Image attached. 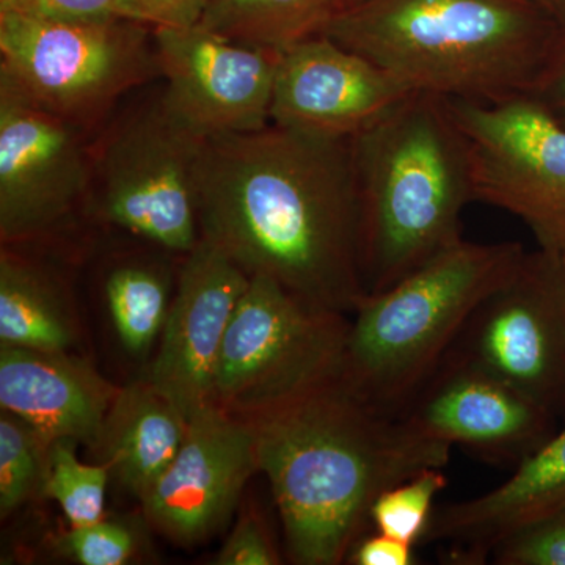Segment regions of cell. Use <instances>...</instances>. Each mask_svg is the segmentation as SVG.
<instances>
[{"label": "cell", "instance_id": "cell-9", "mask_svg": "<svg viewBox=\"0 0 565 565\" xmlns=\"http://www.w3.org/2000/svg\"><path fill=\"white\" fill-rule=\"evenodd\" d=\"M448 104L470 151L475 202L515 215L541 250L565 258V121L527 93Z\"/></svg>", "mask_w": 565, "mask_h": 565}, {"label": "cell", "instance_id": "cell-12", "mask_svg": "<svg viewBox=\"0 0 565 565\" xmlns=\"http://www.w3.org/2000/svg\"><path fill=\"white\" fill-rule=\"evenodd\" d=\"M161 98L178 120L204 137L259 131L270 125L280 55L192 25L154 29Z\"/></svg>", "mask_w": 565, "mask_h": 565}, {"label": "cell", "instance_id": "cell-1", "mask_svg": "<svg viewBox=\"0 0 565 565\" xmlns=\"http://www.w3.org/2000/svg\"><path fill=\"white\" fill-rule=\"evenodd\" d=\"M202 239L305 302L353 315L366 297L351 140L280 128L211 137L199 170Z\"/></svg>", "mask_w": 565, "mask_h": 565}, {"label": "cell", "instance_id": "cell-16", "mask_svg": "<svg viewBox=\"0 0 565 565\" xmlns=\"http://www.w3.org/2000/svg\"><path fill=\"white\" fill-rule=\"evenodd\" d=\"M401 418L451 448L516 465L555 433L556 416L500 379L446 355Z\"/></svg>", "mask_w": 565, "mask_h": 565}, {"label": "cell", "instance_id": "cell-11", "mask_svg": "<svg viewBox=\"0 0 565 565\" xmlns=\"http://www.w3.org/2000/svg\"><path fill=\"white\" fill-rule=\"evenodd\" d=\"M92 129L0 79V239L29 243L87 211Z\"/></svg>", "mask_w": 565, "mask_h": 565}, {"label": "cell", "instance_id": "cell-32", "mask_svg": "<svg viewBox=\"0 0 565 565\" xmlns=\"http://www.w3.org/2000/svg\"><path fill=\"white\" fill-rule=\"evenodd\" d=\"M150 13L156 28L200 22L207 0H137Z\"/></svg>", "mask_w": 565, "mask_h": 565}, {"label": "cell", "instance_id": "cell-35", "mask_svg": "<svg viewBox=\"0 0 565 565\" xmlns=\"http://www.w3.org/2000/svg\"><path fill=\"white\" fill-rule=\"evenodd\" d=\"M561 259H563V264H564V270H565V258H561Z\"/></svg>", "mask_w": 565, "mask_h": 565}, {"label": "cell", "instance_id": "cell-28", "mask_svg": "<svg viewBox=\"0 0 565 565\" xmlns=\"http://www.w3.org/2000/svg\"><path fill=\"white\" fill-rule=\"evenodd\" d=\"M0 10L71 22L154 21L137 0H0Z\"/></svg>", "mask_w": 565, "mask_h": 565}, {"label": "cell", "instance_id": "cell-26", "mask_svg": "<svg viewBox=\"0 0 565 565\" xmlns=\"http://www.w3.org/2000/svg\"><path fill=\"white\" fill-rule=\"evenodd\" d=\"M489 557L498 565H565V504L503 535Z\"/></svg>", "mask_w": 565, "mask_h": 565}, {"label": "cell", "instance_id": "cell-20", "mask_svg": "<svg viewBox=\"0 0 565 565\" xmlns=\"http://www.w3.org/2000/svg\"><path fill=\"white\" fill-rule=\"evenodd\" d=\"M77 340L68 297L57 278L3 245L0 255V345L70 352Z\"/></svg>", "mask_w": 565, "mask_h": 565}, {"label": "cell", "instance_id": "cell-31", "mask_svg": "<svg viewBox=\"0 0 565 565\" xmlns=\"http://www.w3.org/2000/svg\"><path fill=\"white\" fill-rule=\"evenodd\" d=\"M415 545L377 533L364 534L349 553V563L355 565H414Z\"/></svg>", "mask_w": 565, "mask_h": 565}, {"label": "cell", "instance_id": "cell-34", "mask_svg": "<svg viewBox=\"0 0 565 565\" xmlns=\"http://www.w3.org/2000/svg\"><path fill=\"white\" fill-rule=\"evenodd\" d=\"M356 2V0H348V3Z\"/></svg>", "mask_w": 565, "mask_h": 565}, {"label": "cell", "instance_id": "cell-8", "mask_svg": "<svg viewBox=\"0 0 565 565\" xmlns=\"http://www.w3.org/2000/svg\"><path fill=\"white\" fill-rule=\"evenodd\" d=\"M351 321L253 275L215 370L212 404L255 419L337 381Z\"/></svg>", "mask_w": 565, "mask_h": 565}, {"label": "cell", "instance_id": "cell-14", "mask_svg": "<svg viewBox=\"0 0 565 565\" xmlns=\"http://www.w3.org/2000/svg\"><path fill=\"white\" fill-rule=\"evenodd\" d=\"M250 275L200 239L184 255L148 381L191 418L212 404L223 340Z\"/></svg>", "mask_w": 565, "mask_h": 565}, {"label": "cell", "instance_id": "cell-3", "mask_svg": "<svg viewBox=\"0 0 565 565\" xmlns=\"http://www.w3.org/2000/svg\"><path fill=\"white\" fill-rule=\"evenodd\" d=\"M557 28L523 0H356L321 33L408 92L497 103L527 92Z\"/></svg>", "mask_w": 565, "mask_h": 565}, {"label": "cell", "instance_id": "cell-5", "mask_svg": "<svg viewBox=\"0 0 565 565\" xmlns=\"http://www.w3.org/2000/svg\"><path fill=\"white\" fill-rule=\"evenodd\" d=\"M526 253L519 243L462 239L385 291L366 294L352 315L341 381L379 411L401 416L476 308Z\"/></svg>", "mask_w": 565, "mask_h": 565}, {"label": "cell", "instance_id": "cell-29", "mask_svg": "<svg viewBox=\"0 0 565 565\" xmlns=\"http://www.w3.org/2000/svg\"><path fill=\"white\" fill-rule=\"evenodd\" d=\"M218 565H277L281 556L256 515H244L215 557Z\"/></svg>", "mask_w": 565, "mask_h": 565}, {"label": "cell", "instance_id": "cell-23", "mask_svg": "<svg viewBox=\"0 0 565 565\" xmlns=\"http://www.w3.org/2000/svg\"><path fill=\"white\" fill-rule=\"evenodd\" d=\"M74 446L71 440L50 446L41 494L61 505L70 526H84L104 519L110 470L103 462L82 463Z\"/></svg>", "mask_w": 565, "mask_h": 565}, {"label": "cell", "instance_id": "cell-18", "mask_svg": "<svg viewBox=\"0 0 565 565\" xmlns=\"http://www.w3.org/2000/svg\"><path fill=\"white\" fill-rule=\"evenodd\" d=\"M564 504L565 424L497 489L434 511L423 542H449L452 559L478 564L503 535Z\"/></svg>", "mask_w": 565, "mask_h": 565}, {"label": "cell", "instance_id": "cell-15", "mask_svg": "<svg viewBox=\"0 0 565 565\" xmlns=\"http://www.w3.org/2000/svg\"><path fill=\"white\" fill-rule=\"evenodd\" d=\"M411 95L392 74L319 33L278 57L270 122L351 140Z\"/></svg>", "mask_w": 565, "mask_h": 565}, {"label": "cell", "instance_id": "cell-19", "mask_svg": "<svg viewBox=\"0 0 565 565\" xmlns=\"http://www.w3.org/2000/svg\"><path fill=\"white\" fill-rule=\"evenodd\" d=\"M189 419L148 379L120 388L104 422L103 463L141 500L180 451Z\"/></svg>", "mask_w": 565, "mask_h": 565}, {"label": "cell", "instance_id": "cell-22", "mask_svg": "<svg viewBox=\"0 0 565 565\" xmlns=\"http://www.w3.org/2000/svg\"><path fill=\"white\" fill-rule=\"evenodd\" d=\"M172 280L159 264L126 262L106 278L111 322L122 345L134 355H147L161 338L170 305Z\"/></svg>", "mask_w": 565, "mask_h": 565}, {"label": "cell", "instance_id": "cell-25", "mask_svg": "<svg viewBox=\"0 0 565 565\" xmlns=\"http://www.w3.org/2000/svg\"><path fill=\"white\" fill-rule=\"evenodd\" d=\"M448 486L444 468H429L386 489L371 508V526L377 533L416 545L423 542L434 515L435 497Z\"/></svg>", "mask_w": 565, "mask_h": 565}, {"label": "cell", "instance_id": "cell-21", "mask_svg": "<svg viewBox=\"0 0 565 565\" xmlns=\"http://www.w3.org/2000/svg\"><path fill=\"white\" fill-rule=\"evenodd\" d=\"M348 0H207L200 24L225 39L281 55L319 35Z\"/></svg>", "mask_w": 565, "mask_h": 565}, {"label": "cell", "instance_id": "cell-2", "mask_svg": "<svg viewBox=\"0 0 565 565\" xmlns=\"http://www.w3.org/2000/svg\"><path fill=\"white\" fill-rule=\"evenodd\" d=\"M252 422L294 564L338 565L371 526L379 494L429 468L451 446L330 382Z\"/></svg>", "mask_w": 565, "mask_h": 565}, {"label": "cell", "instance_id": "cell-13", "mask_svg": "<svg viewBox=\"0 0 565 565\" xmlns=\"http://www.w3.org/2000/svg\"><path fill=\"white\" fill-rule=\"evenodd\" d=\"M258 471L252 422L206 405L189 418L180 451L141 498L145 519L174 544H202L228 523Z\"/></svg>", "mask_w": 565, "mask_h": 565}, {"label": "cell", "instance_id": "cell-6", "mask_svg": "<svg viewBox=\"0 0 565 565\" xmlns=\"http://www.w3.org/2000/svg\"><path fill=\"white\" fill-rule=\"evenodd\" d=\"M206 140L167 109L161 90L129 107L93 139L87 212L188 255L202 239L199 170Z\"/></svg>", "mask_w": 565, "mask_h": 565}, {"label": "cell", "instance_id": "cell-7", "mask_svg": "<svg viewBox=\"0 0 565 565\" xmlns=\"http://www.w3.org/2000/svg\"><path fill=\"white\" fill-rule=\"evenodd\" d=\"M154 29L0 10V79L93 131L128 93L161 77Z\"/></svg>", "mask_w": 565, "mask_h": 565}, {"label": "cell", "instance_id": "cell-17", "mask_svg": "<svg viewBox=\"0 0 565 565\" xmlns=\"http://www.w3.org/2000/svg\"><path fill=\"white\" fill-rule=\"evenodd\" d=\"M120 388L70 352L0 345V407L50 448L61 440L98 445Z\"/></svg>", "mask_w": 565, "mask_h": 565}, {"label": "cell", "instance_id": "cell-27", "mask_svg": "<svg viewBox=\"0 0 565 565\" xmlns=\"http://www.w3.org/2000/svg\"><path fill=\"white\" fill-rule=\"evenodd\" d=\"M57 548L82 565H125L139 550L136 533L121 522L103 519L84 526H71Z\"/></svg>", "mask_w": 565, "mask_h": 565}, {"label": "cell", "instance_id": "cell-30", "mask_svg": "<svg viewBox=\"0 0 565 565\" xmlns=\"http://www.w3.org/2000/svg\"><path fill=\"white\" fill-rule=\"evenodd\" d=\"M526 93L565 121V24L557 28Z\"/></svg>", "mask_w": 565, "mask_h": 565}, {"label": "cell", "instance_id": "cell-24", "mask_svg": "<svg viewBox=\"0 0 565 565\" xmlns=\"http://www.w3.org/2000/svg\"><path fill=\"white\" fill-rule=\"evenodd\" d=\"M47 446L28 423L2 411L0 415V515L20 509L41 493L46 476Z\"/></svg>", "mask_w": 565, "mask_h": 565}, {"label": "cell", "instance_id": "cell-33", "mask_svg": "<svg viewBox=\"0 0 565 565\" xmlns=\"http://www.w3.org/2000/svg\"><path fill=\"white\" fill-rule=\"evenodd\" d=\"M535 9L541 10L546 17L559 25L565 24V0H523Z\"/></svg>", "mask_w": 565, "mask_h": 565}, {"label": "cell", "instance_id": "cell-4", "mask_svg": "<svg viewBox=\"0 0 565 565\" xmlns=\"http://www.w3.org/2000/svg\"><path fill=\"white\" fill-rule=\"evenodd\" d=\"M367 294L460 243L475 202L470 151L448 99L412 93L351 139Z\"/></svg>", "mask_w": 565, "mask_h": 565}, {"label": "cell", "instance_id": "cell-10", "mask_svg": "<svg viewBox=\"0 0 565 565\" xmlns=\"http://www.w3.org/2000/svg\"><path fill=\"white\" fill-rule=\"evenodd\" d=\"M448 355L565 414V270L539 248L473 311Z\"/></svg>", "mask_w": 565, "mask_h": 565}]
</instances>
